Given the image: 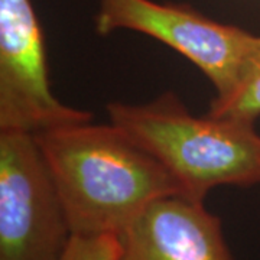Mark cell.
<instances>
[{
    "mask_svg": "<svg viewBox=\"0 0 260 260\" xmlns=\"http://www.w3.org/2000/svg\"><path fill=\"white\" fill-rule=\"evenodd\" d=\"M35 138L73 234L120 236L156 200L184 195L167 169L112 123H77Z\"/></svg>",
    "mask_w": 260,
    "mask_h": 260,
    "instance_id": "1",
    "label": "cell"
},
{
    "mask_svg": "<svg viewBox=\"0 0 260 260\" xmlns=\"http://www.w3.org/2000/svg\"><path fill=\"white\" fill-rule=\"evenodd\" d=\"M110 123L158 160L185 197L204 201L221 185L260 182V135L254 123L195 116L174 93L143 104L110 103Z\"/></svg>",
    "mask_w": 260,
    "mask_h": 260,
    "instance_id": "2",
    "label": "cell"
},
{
    "mask_svg": "<svg viewBox=\"0 0 260 260\" xmlns=\"http://www.w3.org/2000/svg\"><path fill=\"white\" fill-rule=\"evenodd\" d=\"M94 23L102 37L132 30L165 44L207 75L215 97L232 94L260 54V35L217 22L182 3L99 0Z\"/></svg>",
    "mask_w": 260,
    "mask_h": 260,
    "instance_id": "3",
    "label": "cell"
},
{
    "mask_svg": "<svg viewBox=\"0 0 260 260\" xmlns=\"http://www.w3.org/2000/svg\"><path fill=\"white\" fill-rule=\"evenodd\" d=\"M71 237L35 135L0 132V260H61Z\"/></svg>",
    "mask_w": 260,
    "mask_h": 260,
    "instance_id": "4",
    "label": "cell"
},
{
    "mask_svg": "<svg viewBox=\"0 0 260 260\" xmlns=\"http://www.w3.org/2000/svg\"><path fill=\"white\" fill-rule=\"evenodd\" d=\"M91 121L62 104L48 77L42 26L30 0H0V132L38 135Z\"/></svg>",
    "mask_w": 260,
    "mask_h": 260,
    "instance_id": "5",
    "label": "cell"
},
{
    "mask_svg": "<svg viewBox=\"0 0 260 260\" xmlns=\"http://www.w3.org/2000/svg\"><path fill=\"white\" fill-rule=\"evenodd\" d=\"M119 237V260H234L220 218L185 195L156 200Z\"/></svg>",
    "mask_w": 260,
    "mask_h": 260,
    "instance_id": "6",
    "label": "cell"
},
{
    "mask_svg": "<svg viewBox=\"0 0 260 260\" xmlns=\"http://www.w3.org/2000/svg\"><path fill=\"white\" fill-rule=\"evenodd\" d=\"M208 114L254 123L260 117V54L243 83L227 97H214Z\"/></svg>",
    "mask_w": 260,
    "mask_h": 260,
    "instance_id": "7",
    "label": "cell"
},
{
    "mask_svg": "<svg viewBox=\"0 0 260 260\" xmlns=\"http://www.w3.org/2000/svg\"><path fill=\"white\" fill-rule=\"evenodd\" d=\"M120 237L114 234H73L61 260H119Z\"/></svg>",
    "mask_w": 260,
    "mask_h": 260,
    "instance_id": "8",
    "label": "cell"
}]
</instances>
